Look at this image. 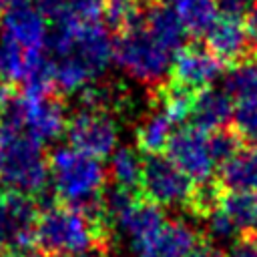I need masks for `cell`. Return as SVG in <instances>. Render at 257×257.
I'll return each instance as SVG.
<instances>
[{"label":"cell","mask_w":257,"mask_h":257,"mask_svg":"<svg viewBox=\"0 0 257 257\" xmlns=\"http://www.w3.org/2000/svg\"><path fill=\"white\" fill-rule=\"evenodd\" d=\"M227 257H257V235H241L229 247Z\"/></svg>","instance_id":"cell-30"},{"label":"cell","mask_w":257,"mask_h":257,"mask_svg":"<svg viewBox=\"0 0 257 257\" xmlns=\"http://www.w3.org/2000/svg\"><path fill=\"white\" fill-rule=\"evenodd\" d=\"M177 14L189 34H207L219 22L215 0H185L177 6Z\"/></svg>","instance_id":"cell-23"},{"label":"cell","mask_w":257,"mask_h":257,"mask_svg":"<svg viewBox=\"0 0 257 257\" xmlns=\"http://www.w3.org/2000/svg\"><path fill=\"white\" fill-rule=\"evenodd\" d=\"M231 100L241 102H257V58L243 60L233 64L225 76L223 88Z\"/></svg>","instance_id":"cell-22"},{"label":"cell","mask_w":257,"mask_h":257,"mask_svg":"<svg viewBox=\"0 0 257 257\" xmlns=\"http://www.w3.org/2000/svg\"><path fill=\"white\" fill-rule=\"evenodd\" d=\"M157 4H163V6H179L181 2H185V0H155Z\"/></svg>","instance_id":"cell-37"},{"label":"cell","mask_w":257,"mask_h":257,"mask_svg":"<svg viewBox=\"0 0 257 257\" xmlns=\"http://www.w3.org/2000/svg\"><path fill=\"white\" fill-rule=\"evenodd\" d=\"M207 149H209V155L213 159L215 165H227L233 157H237L245 147H243V141L241 137L229 128V126H223V128H217L213 131L209 137H207Z\"/></svg>","instance_id":"cell-24"},{"label":"cell","mask_w":257,"mask_h":257,"mask_svg":"<svg viewBox=\"0 0 257 257\" xmlns=\"http://www.w3.org/2000/svg\"><path fill=\"white\" fill-rule=\"evenodd\" d=\"M223 211L241 235H257V193H223Z\"/></svg>","instance_id":"cell-21"},{"label":"cell","mask_w":257,"mask_h":257,"mask_svg":"<svg viewBox=\"0 0 257 257\" xmlns=\"http://www.w3.org/2000/svg\"><path fill=\"white\" fill-rule=\"evenodd\" d=\"M10 104H12V90H10V84L0 78V114H2L4 110H8Z\"/></svg>","instance_id":"cell-32"},{"label":"cell","mask_w":257,"mask_h":257,"mask_svg":"<svg viewBox=\"0 0 257 257\" xmlns=\"http://www.w3.org/2000/svg\"><path fill=\"white\" fill-rule=\"evenodd\" d=\"M207 48L223 64H239L249 58H257V46L249 34L247 24L239 20H219L207 34Z\"/></svg>","instance_id":"cell-13"},{"label":"cell","mask_w":257,"mask_h":257,"mask_svg":"<svg viewBox=\"0 0 257 257\" xmlns=\"http://www.w3.org/2000/svg\"><path fill=\"white\" fill-rule=\"evenodd\" d=\"M106 0H62L66 16L82 20V22H96L104 10Z\"/></svg>","instance_id":"cell-27"},{"label":"cell","mask_w":257,"mask_h":257,"mask_svg":"<svg viewBox=\"0 0 257 257\" xmlns=\"http://www.w3.org/2000/svg\"><path fill=\"white\" fill-rule=\"evenodd\" d=\"M38 215L30 195L0 191V255L24 251L34 241Z\"/></svg>","instance_id":"cell-8"},{"label":"cell","mask_w":257,"mask_h":257,"mask_svg":"<svg viewBox=\"0 0 257 257\" xmlns=\"http://www.w3.org/2000/svg\"><path fill=\"white\" fill-rule=\"evenodd\" d=\"M219 14H223L227 20H243L249 18L251 12L257 6V0H215Z\"/></svg>","instance_id":"cell-28"},{"label":"cell","mask_w":257,"mask_h":257,"mask_svg":"<svg viewBox=\"0 0 257 257\" xmlns=\"http://www.w3.org/2000/svg\"><path fill=\"white\" fill-rule=\"evenodd\" d=\"M2 257H46L44 253H24V251H18V253H6Z\"/></svg>","instance_id":"cell-35"},{"label":"cell","mask_w":257,"mask_h":257,"mask_svg":"<svg viewBox=\"0 0 257 257\" xmlns=\"http://www.w3.org/2000/svg\"><path fill=\"white\" fill-rule=\"evenodd\" d=\"M223 68L225 64L217 56H213L207 46H199L193 42L183 46L175 54L169 82L197 94L205 88H211L213 80L223 74Z\"/></svg>","instance_id":"cell-10"},{"label":"cell","mask_w":257,"mask_h":257,"mask_svg":"<svg viewBox=\"0 0 257 257\" xmlns=\"http://www.w3.org/2000/svg\"><path fill=\"white\" fill-rule=\"evenodd\" d=\"M112 58L128 76L139 82L161 86L171 72V52L163 48L145 28L143 6L137 4L126 16L112 42Z\"/></svg>","instance_id":"cell-4"},{"label":"cell","mask_w":257,"mask_h":257,"mask_svg":"<svg viewBox=\"0 0 257 257\" xmlns=\"http://www.w3.org/2000/svg\"><path fill=\"white\" fill-rule=\"evenodd\" d=\"M217 183L227 193H257V147H245L223 165Z\"/></svg>","instance_id":"cell-18"},{"label":"cell","mask_w":257,"mask_h":257,"mask_svg":"<svg viewBox=\"0 0 257 257\" xmlns=\"http://www.w3.org/2000/svg\"><path fill=\"white\" fill-rule=\"evenodd\" d=\"M233 100L225 90L219 88H205L195 94L193 106H191V124L201 131H217L227 126V122L233 118Z\"/></svg>","instance_id":"cell-17"},{"label":"cell","mask_w":257,"mask_h":257,"mask_svg":"<svg viewBox=\"0 0 257 257\" xmlns=\"http://www.w3.org/2000/svg\"><path fill=\"white\" fill-rule=\"evenodd\" d=\"M247 28H249V34H251V38H253V42L257 46V6L251 12V16L247 18Z\"/></svg>","instance_id":"cell-33"},{"label":"cell","mask_w":257,"mask_h":257,"mask_svg":"<svg viewBox=\"0 0 257 257\" xmlns=\"http://www.w3.org/2000/svg\"><path fill=\"white\" fill-rule=\"evenodd\" d=\"M66 135L72 149L94 159L112 155L118 145V126L114 118L104 110L86 106L68 120Z\"/></svg>","instance_id":"cell-9"},{"label":"cell","mask_w":257,"mask_h":257,"mask_svg":"<svg viewBox=\"0 0 257 257\" xmlns=\"http://www.w3.org/2000/svg\"><path fill=\"white\" fill-rule=\"evenodd\" d=\"M48 179L44 147L10 116L0 120V185L6 191L38 193Z\"/></svg>","instance_id":"cell-3"},{"label":"cell","mask_w":257,"mask_h":257,"mask_svg":"<svg viewBox=\"0 0 257 257\" xmlns=\"http://www.w3.org/2000/svg\"><path fill=\"white\" fill-rule=\"evenodd\" d=\"M8 116L40 143L58 139L68 126L64 104L48 92H24V96L10 104Z\"/></svg>","instance_id":"cell-7"},{"label":"cell","mask_w":257,"mask_h":257,"mask_svg":"<svg viewBox=\"0 0 257 257\" xmlns=\"http://www.w3.org/2000/svg\"><path fill=\"white\" fill-rule=\"evenodd\" d=\"M66 257H108L106 251L102 247H94V249H88V251H82V253H74V255H66Z\"/></svg>","instance_id":"cell-34"},{"label":"cell","mask_w":257,"mask_h":257,"mask_svg":"<svg viewBox=\"0 0 257 257\" xmlns=\"http://www.w3.org/2000/svg\"><path fill=\"white\" fill-rule=\"evenodd\" d=\"M233 131L249 147H257V102H241L233 110Z\"/></svg>","instance_id":"cell-25"},{"label":"cell","mask_w":257,"mask_h":257,"mask_svg":"<svg viewBox=\"0 0 257 257\" xmlns=\"http://www.w3.org/2000/svg\"><path fill=\"white\" fill-rule=\"evenodd\" d=\"M203 223H205V231H207V237L209 241H229L233 239L239 231L235 227V223L231 221V217L223 211V207L219 205L217 209H213L209 215L203 217Z\"/></svg>","instance_id":"cell-26"},{"label":"cell","mask_w":257,"mask_h":257,"mask_svg":"<svg viewBox=\"0 0 257 257\" xmlns=\"http://www.w3.org/2000/svg\"><path fill=\"white\" fill-rule=\"evenodd\" d=\"M110 179L116 187L126 189L131 193L141 191V179H143V159L139 153L131 147H120L110 155V167H108Z\"/></svg>","instance_id":"cell-20"},{"label":"cell","mask_w":257,"mask_h":257,"mask_svg":"<svg viewBox=\"0 0 257 257\" xmlns=\"http://www.w3.org/2000/svg\"><path fill=\"white\" fill-rule=\"evenodd\" d=\"M18 0H0V16L10 8V6H14Z\"/></svg>","instance_id":"cell-36"},{"label":"cell","mask_w":257,"mask_h":257,"mask_svg":"<svg viewBox=\"0 0 257 257\" xmlns=\"http://www.w3.org/2000/svg\"><path fill=\"white\" fill-rule=\"evenodd\" d=\"M0 34L16 42L26 52L34 54L46 52L50 42L46 14L40 10V6H34L26 0H18L2 14Z\"/></svg>","instance_id":"cell-12"},{"label":"cell","mask_w":257,"mask_h":257,"mask_svg":"<svg viewBox=\"0 0 257 257\" xmlns=\"http://www.w3.org/2000/svg\"><path fill=\"white\" fill-rule=\"evenodd\" d=\"M167 157L195 183H211L215 163L207 149V135L197 126H183L173 133L167 145Z\"/></svg>","instance_id":"cell-11"},{"label":"cell","mask_w":257,"mask_h":257,"mask_svg":"<svg viewBox=\"0 0 257 257\" xmlns=\"http://www.w3.org/2000/svg\"><path fill=\"white\" fill-rule=\"evenodd\" d=\"M114 227L131 241V247L153 237L167 221L159 205L147 199H135L114 221Z\"/></svg>","instance_id":"cell-16"},{"label":"cell","mask_w":257,"mask_h":257,"mask_svg":"<svg viewBox=\"0 0 257 257\" xmlns=\"http://www.w3.org/2000/svg\"><path fill=\"white\" fill-rule=\"evenodd\" d=\"M187 257H225L223 251L209 239H201Z\"/></svg>","instance_id":"cell-31"},{"label":"cell","mask_w":257,"mask_h":257,"mask_svg":"<svg viewBox=\"0 0 257 257\" xmlns=\"http://www.w3.org/2000/svg\"><path fill=\"white\" fill-rule=\"evenodd\" d=\"M197 243V229L181 219H173L147 241L133 245V253L135 257H187Z\"/></svg>","instance_id":"cell-14"},{"label":"cell","mask_w":257,"mask_h":257,"mask_svg":"<svg viewBox=\"0 0 257 257\" xmlns=\"http://www.w3.org/2000/svg\"><path fill=\"white\" fill-rule=\"evenodd\" d=\"M48 177L56 197L82 213L92 221L108 229L104 213V183L106 169L100 159L88 157L72 147H60L48 159Z\"/></svg>","instance_id":"cell-2"},{"label":"cell","mask_w":257,"mask_h":257,"mask_svg":"<svg viewBox=\"0 0 257 257\" xmlns=\"http://www.w3.org/2000/svg\"><path fill=\"white\" fill-rule=\"evenodd\" d=\"M106 229L68 205H50L38 215L34 241L46 255L66 257L100 247Z\"/></svg>","instance_id":"cell-5"},{"label":"cell","mask_w":257,"mask_h":257,"mask_svg":"<svg viewBox=\"0 0 257 257\" xmlns=\"http://www.w3.org/2000/svg\"><path fill=\"white\" fill-rule=\"evenodd\" d=\"M143 20L149 34L171 54L179 52L183 46H187L189 32L185 24L181 22L177 10L171 6L157 4L155 0H143Z\"/></svg>","instance_id":"cell-15"},{"label":"cell","mask_w":257,"mask_h":257,"mask_svg":"<svg viewBox=\"0 0 257 257\" xmlns=\"http://www.w3.org/2000/svg\"><path fill=\"white\" fill-rule=\"evenodd\" d=\"M50 36L54 84L64 92H82L106 72L112 60V40L96 22L64 18L54 22Z\"/></svg>","instance_id":"cell-1"},{"label":"cell","mask_w":257,"mask_h":257,"mask_svg":"<svg viewBox=\"0 0 257 257\" xmlns=\"http://www.w3.org/2000/svg\"><path fill=\"white\" fill-rule=\"evenodd\" d=\"M137 6V0H106V8H108V20L110 24L120 30L126 16L131 14V10Z\"/></svg>","instance_id":"cell-29"},{"label":"cell","mask_w":257,"mask_h":257,"mask_svg":"<svg viewBox=\"0 0 257 257\" xmlns=\"http://www.w3.org/2000/svg\"><path fill=\"white\" fill-rule=\"evenodd\" d=\"M173 120L161 108L149 116H145L135 128L137 149L145 155H163L171 137H173Z\"/></svg>","instance_id":"cell-19"},{"label":"cell","mask_w":257,"mask_h":257,"mask_svg":"<svg viewBox=\"0 0 257 257\" xmlns=\"http://www.w3.org/2000/svg\"><path fill=\"white\" fill-rule=\"evenodd\" d=\"M195 183L165 155H145L141 193L147 201L163 207H189Z\"/></svg>","instance_id":"cell-6"}]
</instances>
